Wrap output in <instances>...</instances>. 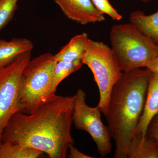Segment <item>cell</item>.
Instances as JSON below:
<instances>
[{"mask_svg":"<svg viewBox=\"0 0 158 158\" xmlns=\"http://www.w3.org/2000/svg\"><path fill=\"white\" fill-rule=\"evenodd\" d=\"M75 95L56 94L44 99L32 113L19 111L3 130L1 142L34 148L50 158H65L69 145L74 144L71 133Z\"/></svg>","mask_w":158,"mask_h":158,"instance_id":"6da1fadb","label":"cell"},{"mask_svg":"<svg viewBox=\"0 0 158 158\" xmlns=\"http://www.w3.org/2000/svg\"><path fill=\"white\" fill-rule=\"evenodd\" d=\"M151 75L146 68L123 72L112 89L105 116L115 141L114 158H127L128 147L144 110Z\"/></svg>","mask_w":158,"mask_h":158,"instance_id":"7a4b0ae2","label":"cell"},{"mask_svg":"<svg viewBox=\"0 0 158 158\" xmlns=\"http://www.w3.org/2000/svg\"><path fill=\"white\" fill-rule=\"evenodd\" d=\"M110 36L111 48L123 72L146 68L158 56V44L131 23L113 26Z\"/></svg>","mask_w":158,"mask_h":158,"instance_id":"3957f363","label":"cell"},{"mask_svg":"<svg viewBox=\"0 0 158 158\" xmlns=\"http://www.w3.org/2000/svg\"><path fill=\"white\" fill-rule=\"evenodd\" d=\"M81 61L93 74L100 94L97 106L105 116L107 113L111 91L123 72L112 48L89 38Z\"/></svg>","mask_w":158,"mask_h":158,"instance_id":"277c9868","label":"cell"},{"mask_svg":"<svg viewBox=\"0 0 158 158\" xmlns=\"http://www.w3.org/2000/svg\"><path fill=\"white\" fill-rule=\"evenodd\" d=\"M57 62L45 53L31 59L23 71L20 93L21 112L32 113L48 97L53 71Z\"/></svg>","mask_w":158,"mask_h":158,"instance_id":"5b68a950","label":"cell"},{"mask_svg":"<svg viewBox=\"0 0 158 158\" xmlns=\"http://www.w3.org/2000/svg\"><path fill=\"white\" fill-rule=\"evenodd\" d=\"M31 59V51L20 55L0 69V144L2 133L9 119L21 111L19 97L23 71Z\"/></svg>","mask_w":158,"mask_h":158,"instance_id":"8992f818","label":"cell"},{"mask_svg":"<svg viewBox=\"0 0 158 158\" xmlns=\"http://www.w3.org/2000/svg\"><path fill=\"white\" fill-rule=\"evenodd\" d=\"M73 112V123L76 129L87 132L95 142L98 153L104 157L111 152V137L107 126L101 119V111L97 106H89L86 103V94L80 89L75 94Z\"/></svg>","mask_w":158,"mask_h":158,"instance_id":"52a82bcc","label":"cell"},{"mask_svg":"<svg viewBox=\"0 0 158 158\" xmlns=\"http://www.w3.org/2000/svg\"><path fill=\"white\" fill-rule=\"evenodd\" d=\"M69 19L81 25L102 22L104 15L95 8L91 0H53Z\"/></svg>","mask_w":158,"mask_h":158,"instance_id":"ba28073f","label":"cell"},{"mask_svg":"<svg viewBox=\"0 0 158 158\" xmlns=\"http://www.w3.org/2000/svg\"><path fill=\"white\" fill-rule=\"evenodd\" d=\"M158 113V75L152 73L148 88L144 110L138 123L136 134L146 135L152 119Z\"/></svg>","mask_w":158,"mask_h":158,"instance_id":"9c48e42d","label":"cell"},{"mask_svg":"<svg viewBox=\"0 0 158 158\" xmlns=\"http://www.w3.org/2000/svg\"><path fill=\"white\" fill-rule=\"evenodd\" d=\"M34 44L25 38H13L10 40L0 39V69L6 67L18 56L32 51Z\"/></svg>","mask_w":158,"mask_h":158,"instance_id":"30bf717a","label":"cell"},{"mask_svg":"<svg viewBox=\"0 0 158 158\" xmlns=\"http://www.w3.org/2000/svg\"><path fill=\"white\" fill-rule=\"evenodd\" d=\"M88 39V35L85 33L74 36L66 45L54 55V60L56 62L81 60Z\"/></svg>","mask_w":158,"mask_h":158,"instance_id":"8fae6325","label":"cell"},{"mask_svg":"<svg viewBox=\"0 0 158 158\" xmlns=\"http://www.w3.org/2000/svg\"><path fill=\"white\" fill-rule=\"evenodd\" d=\"M127 158H158L157 144L146 135L136 134L128 147Z\"/></svg>","mask_w":158,"mask_h":158,"instance_id":"7c38bea8","label":"cell"},{"mask_svg":"<svg viewBox=\"0 0 158 158\" xmlns=\"http://www.w3.org/2000/svg\"><path fill=\"white\" fill-rule=\"evenodd\" d=\"M130 23L144 35L158 44V9L155 13L145 14L142 11H133L129 16Z\"/></svg>","mask_w":158,"mask_h":158,"instance_id":"4fadbf2b","label":"cell"},{"mask_svg":"<svg viewBox=\"0 0 158 158\" xmlns=\"http://www.w3.org/2000/svg\"><path fill=\"white\" fill-rule=\"evenodd\" d=\"M83 65L81 60L73 62H57L53 71L48 97L56 94L59 84L71 74L80 69Z\"/></svg>","mask_w":158,"mask_h":158,"instance_id":"5bb4252c","label":"cell"},{"mask_svg":"<svg viewBox=\"0 0 158 158\" xmlns=\"http://www.w3.org/2000/svg\"><path fill=\"white\" fill-rule=\"evenodd\" d=\"M43 152L40 151L9 142L0 144V158H37Z\"/></svg>","mask_w":158,"mask_h":158,"instance_id":"9a60e30c","label":"cell"},{"mask_svg":"<svg viewBox=\"0 0 158 158\" xmlns=\"http://www.w3.org/2000/svg\"><path fill=\"white\" fill-rule=\"evenodd\" d=\"M19 0H0V31L11 22L18 9Z\"/></svg>","mask_w":158,"mask_h":158,"instance_id":"2e32d148","label":"cell"},{"mask_svg":"<svg viewBox=\"0 0 158 158\" xmlns=\"http://www.w3.org/2000/svg\"><path fill=\"white\" fill-rule=\"evenodd\" d=\"M95 8L102 14L110 16L115 20L120 21L122 19V15L114 9L109 0H91Z\"/></svg>","mask_w":158,"mask_h":158,"instance_id":"e0dca14e","label":"cell"},{"mask_svg":"<svg viewBox=\"0 0 158 158\" xmlns=\"http://www.w3.org/2000/svg\"><path fill=\"white\" fill-rule=\"evenodd\" d=\"M146 135L152 139L158 146V113L150 123L146 132Z\"/></svg>","mask_w":158,"mask_h":158,"instance_id":"ac0fdd59","label":"cell"},{"mask_svg":"<svg viewBox=\"0 0 158 158\" xmlns=\"http://www.w3.org/2000/svg\"><path fill=\"white\" fill-rule=\"evenodd\" d=\"M74 144L69 145V155H67L69 158H93V157L87 155L80 152L77 148L73 146Z\"/></svg>","mask_w":158,"mask_h":158,"instance_id":"d6986e66","label":"cell"},{"mask_svg":"<svg viewBox=\"0 0 158 158\" xmlns=\"http://www.w3.org/2000/svg\"><path fill=\"white\" fill-rule=\"evenodd\" d=\"M146 68L149 69L151 72L158 75V56L149 63Z\"/></svg>","mask_w":158,"mask_h":158,"instance_id":"ffe728a7","label":"cell"},{"mask_svg":"<svg viewBox=\"0 0 158 158\" xmlns=\"http://www.w3.org/2000/svg\"><path fill=\"white\" fill-rule=\"evenodd\" d=\"M139 1H142V2H149V1H152V0H139Z\"/></svg>","mask_w":158,"mask_h":158,"instance_id":"44dd1931","label":"cell"}]
</instances>
